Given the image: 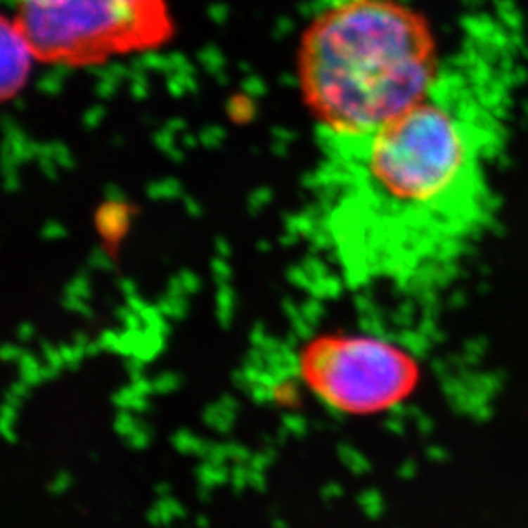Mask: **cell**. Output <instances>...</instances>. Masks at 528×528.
I'll list each match as a JSON object with an SVG mask.
<instances>
[{"mask_svg":"<svg viewBox=\"0 0 528 528\" xmlns=\"http://www.w3.org/2000/svg\"><path fill=\"white\" fill-rule=\"evenodd\" d=\"M267 333H265L264 327L262 325H257L255 328L252 330V344L253 347H262V344L265 342V339H267Z\"/></svg>","mask_w":528,"mask_h":528,"instance_id":"f546056e","label":"cell"},{"mask_svg":"<svg viewBox=\"0 0 528 528\" xmlns=\"http://www.w3.org/2000/svg\"><path fill=\"white\" fill-rule=\"evenodd\" d=\"M63 234H65V228L62 224H58V222H49L43 228V236L49 238V240H58Z\"/></svg>","mask_w":528,"mask_h":528,"instance_id":"4316f807","label":"cell"},{"mask_svg":"<svg viewBox=\"0 0 528 528\" xmlns=\"http://www.w3.org/2000/svg\"><path fill=\"white\" fill-rule=\"evenodd\" d=\"M63 304H65V308L70 309V311L81 313V315H86V316L91 315L89 308H87V304L84 303V297L67 295L65 301H63Z\"/></svg>","mask_w":528,"mask_h":528,"instance_id":"44dd1931","label":"cell"},{"mask_svg":"<svg viewBox=\"0 0 528 528\" xmlns=\"http://www.w3.org/2000/svg\"><path fill=\"white\" fill-rule=\"evenodd\" d=\"M127 439H129L130 446L139 448V450H141V448H146V446H148V443H149L150 436H149V431L146 430L144 426H139L137 430L134 431L132 434H130Z\"/></svg>","mask_w":528,"mask_h":528,"instance_id":"7402d4cb","label":"cell"},{"mask_svg":"<svg viewBox=\"0 0 528 528\" xmlns=\"http://www.w3.org/2000/svg\"><path fill=\"white\" fill-rule=\"evenodd\" d=\"M70 486V475L69 474H58L57 477H55L53 482H51L50 489L51 492H57V494H60V492L67 491Z\"/></svg>","mask_w":528,"mask_h":528,"instance_id":"83f0119b","label":"cell"},{"mask_svg":"<svg viewBox=\"0 0 528 528\" xmlns=\"http://www.w3.org/2000/svg\"><path fill=\"white\" fill-rule=\"evenodd\" d=\"M301 313H303L304 320H308L309 323L315 327V325L320 321L321 315H323V307H321V303H320V297L313 296L311 300L304 301V303L301 304Z\"/></svg>","mask_w":528,"mask_h":528,"instance_id":"8fae6325","label":"cell"},{"mask_svg":"<svg viewBox=\"0 0 528 528\" xmlns=\"http://www.w3.org/2000/svg\"><path fill=\"white\" fill-rule=\"evenodd\" d=\"M212 272H214V276H216L217 283L219 284L228 283L229 276H231V271H229L228 264L224 262V257L212 260Z\"/></svg>","mask_w":528,"mask_h":528,"instance_id":"d6986e66","label":"cell"},{"mask_svg":"<svg viewBox=\"0 0 528 528\" xmlns=\"http://www.w3.org/2000/svg\"><path fill=\"white\" fill-rule=\"evenodd\" d=\"M233 291L229 288L228 283L219 284V292H217V318L224 327H228V323L233 318Z\"/></svg>","mask_w":528,"mask_h":528,"instance_id":"30bf717a","label":"cell"},{"mask_svg":"<svg viewBox=\"0 0 528 528\" xmlns=\"http://www.w3.org/2000/svg\"><path fill=\"white\" fill-rule=\"evenodd\" d=\"M216 248H217V252H219L221 257H228L229 253H231V250H229V246L224 240H217Z\"/></svg>","mask_w":528,"mask_h":528,"instance_id":"d590c367","label":"cell"},{"mask_svg":"<svg viewBox=\"0 0 528 528\" xmlns=\"http://www.w3.org/2000/svg\"><path fill=\"white\" fill-rule=\"evenodd\" d=\"M172 442H173V446L176 448L178 451H181V453H195V455L205 456V453H207V450H209L207 442H202L200 438H197V436L190 434V432H186V431L176 432V434L173 436Z\"/></svg>","mask_w":528,"mask_h":528,"instance_id":"ba28073f","label":"cell"},{"mask_svg":"<svg viewBox=\"0 0 528 528\" xmlns=\"http://www.w3.org/2000/svg\"><path fill=\"white\" fill-rule=\"evenodd\" d=\"M153 385H154V392L168 393V392H173L174 388L180 385V380H178V376L174 375V373H165V375L157 376V378L153 381Z\"/></svg>","mask_w":528,"mask_h":528,"instance_id":"4fadbf2b","label":"cell"},{"mask_svg":"<svg viewBox=\"0 0 528 528\" xmlns=\"http://www.w3.org/2000/svg\"><path fill=\"white\" fill-rule=\"evenodd\" d=\"M283 426L288 430L291 434L295 436H303L308 430V424L301 416L297 414H289L283 419Z\"/></svg>","mask_w":528,"mask_h":528,"instance_id":"9a60e30c","label":"cell"},{"mask_svg":"<svg viewBox=\"0 0 528 528\" xmlns=\"http://www.w3.org/2000/svg\"><path fill=\"white\" fill-rule=\"evenodd\" d=\"M234 420L233 412H228L226 408H222L219 404L209 407L204 414V423H207L210 427H214L219 432H228L231 430Z\"/></svg>","mask_w":528,"mask_h":528,"instance_id":"9c48e42d","label":"cell"},{"mask_svg":"<svg viewBox=\"0 0 528 528\" xmlns=\"http://www.w3.org/2000/svg\"><path fill=\"white\" fill-rule=\"evenodd\" d=\"M4 57L6 65H4L2 96L4 99H9L21 93L31 62H37V58L26 39L7 19H4Z\"/></svg>","mask_w":528,"mask_h":528,"instance_id":"5b68a950","label":"cell"},{"mask_svg":"<svg viewBox=\"0 0 528 528\" xmlns=\"http://www.w3.org/2000/svg\"><path fill=\"white\" fill-rule=\"evenodd\" d=\"M120 289L123 291V295L127 297L136 295V285H134L132 281H122L120 283Z\"/></svg>","mask_w":528,"mask_h":528,"instance_id":"e575fe53","label":"cell"},{"mask_svg":"<svg viewBox=\"0 0 528 528\" xmlns=\"http://www.w3.org/2000/svg\"><path fill=\"white\" fill-rule=\"evenodd\" d=\"M67 295L84 297L86 300L87 295H89V284H87L86 277H82V276L75 277L72 283H70L69 288H67Z\"/></svg>","mask_w":528,"mask_h":528,"instance_id":"ffe728a7","label":"cell"},{"mask_svg":"<svg viewBox=\"0 0 528 528\" xmlns=\"http://www.w3.org/2000/svg\"><path fill=\"white\" fill-rule=\"evenodd\" d=\"M204 458L216 463V465H224L226 460H229L228 444H209V450Z\"/></svg>","mask_w":528,"mask_h":528,"instance_id":"2e32d148","label":"cell"},{"mask_svg":"<svg viewBox=\"0 0 528 528\" xmlns=\"http://www.w3.org/2000/svg\"><path fill=\"white\" fill-rule=\"evenodd\" d=\"M197 523H198V525H200V527H205V525H207V518H202V516H198V518H197Z\"/></svg>","mask_w":528,"mask_h":528,"instance_id":"74e56055","label":"cell"},{"mask_svg":"<svg viewBox=\"0 0 528 528\" xmlns=\"http://www.w3.org/2000/svg\"><path fill=\"white\" fill-rule=\"evenodd\" d=\"M130 387H132L134 390H136L139 395H142V397H148L149 393L154 392L153 381L144 378V376H137V378H132V383H130Z\"/></svg>","mask_w":528,"mask_h":528,"instance_id":"d4e9b609","label":"cell"},{"mask_svg":"<svg viewBox=\"0 0 528 528\" xmlns=\"http://www.w3.org/2000/svg\"><path fill=\"white\" fill-rule=\"evenodd\" d=\"M127 224V214L123 210L120 200H111L98 214V226L101 233L108 236H117L123 231Z\"/></svg>","mask_w":528,"mask_h":528,"instance_id":"8992f818","label":"cell"},{"mask_svg":"<svg viewBox=\"0 0 528 528\" xmlns=\"http://www.w3.org/2000/svg\"><path fill=\"white\" fill-rule=\"evenodd\" d=\"M219 406H221L222 408H226V411H228V412H233V414H234V411H236V400H234L233 397L224 395V397H222V399L219 400Z\"/></svg>","mask_w":528,"mask_h":528,"instance_id":"d6a6232c","label":"cell"},{"mask_svg":"<svg viewBox=\"0 0 528 528\" xmlns=\"http://www.w3.org/2000/svg\"><path fill=\"white\" fill-rule=\"evenodd\" d=\"M468 69H443L419 101L357 144L332 150L320 185L340 190L332 240L351 288L411 295L451 283L496 219V105Z\"/></svg>","mask_w":528,"mask_h":528,"instance_id":"6da1fadb","label":"cell"},{"mask_svg":"<svg viewBox=\"0 0 528 528\" xmlns=\"http://www.w3.org/2000/svg\"><path fill=\"white\" fill-rule=\"evenodd\" d=\"M228 451H229V460H234V462L240 463V465H246L250 456H252V453H250L245 446H241V444H233V443L228 444Z\"/></svg>","mask_w":528,"mask_h":528,"instance_id":"603a6c76","label":"cell"},{"mask_svg":"<svg viewBox=\"0 0 528 528\" xmlns=\"http://www.w3.org/2000/svg\"><path fill=\"white\" fill-rule=\"evenodd\" d=\"M178 279H180V283H181V285H183L185 292H188V295H193V292H195L198 289V285H200V281H198V277L190 271L180 272Z\"/></svg>","mask_w":528,"mask_h":528,"instance_id":"cb8c5ba5","label":"cell"},{"mask_svg":"<svg viewBox=\"0 0 528 528\" xmlns=\"http://www.w3.org/2000/svg\"><path fill=\"white\" fill-rule=\"evenodd\" d=\"M229 479H231L234 491L240 492V491H243L245 487H250L248 486V465H240V463H238V467L231 472Z\"/></svg>","mask_w":528,"mask_h":528,"instance_id":"e0dca14e","label":"cell"},{"mask_svg":"<svg viewBox=\"0 0 528 528\" xmlns=\"http://www.w3.org/2000/svg\"><path fill=\"white\" fill-rule=\"evenodd\" d=\"M18 337L21 340H30L33 337V327L30 323H22L21 327L18 328Z\"/></svg>","mask_w":528,"mask_h":528,"instance_id":"836d02e7","label":"cell"},{"mask_svg":"<svg viewBox=\"0 0 528 528\" xmlns=\"http://www.w3.org/2000/svg\"><path fill=\"white\" fill-rule=\"evenodd\" d=\"M300 375L330 408L373 411L404 383L400 359L387 345L363 339H321L300 357Z\"/></svg>","mask_w":528,"mask_h":528,"instance_id":"277c9868","label":"cell"},{"mask_svg":"<svg viewBox=\"0 0 528 528\" xmlns=\"http://www.w3.org/2000/svg\"><path fill=\"white\" fill-rule=\"evenodd\" d=\"M139 426H141V424H139L129 412H123V414L118 416L117 420H115V431H117L118 434L125 436V438H129Z\"/></svg>","mask_w":528,"mask_h":528,"instance_id":"7c38bea8","label":"cell"},{"mask_svg":"<svg viewBox=\"0 0 528 528\" xmlns=\"http://www.w3.org/2000/svg\"><path fill=\"white\" fill-rule=\"evenodd\" d=\"M434 31L400 0H337L304 27L296 75L332 150L419 101L443 72Z\"/></svg>","mask_w":528,"mask_h":528,"instance_id":"7a4b0ae2","label":"cell"},{"mask_svg":"<svg viewBox=\"0 0 528 528\" xmlns=\"http://www.w3.org/2000/svg\"><path fill=\"white\" fill-rule=\"evenodd\" d=\"M11 22L37 62L70 69L160 50L176 33L166 0H15Z\"/></svg>","mask_w":528,"mask_h":528,"instance_id":"3957f363","label":"cell"},{"mask_svg":"<svg viewBox=\"0 0 528 528\" xmlns=\"http://www.w3.org/2000/svg\"><path fill=\"white\" fill-rule=\"evenodd\" d=\"M89 262H91V265H93V267L101 269V271H108V269L111 267L108 257H106L103 252L93 253V255H91V260Z\"/></svg>","mask_w":528,"mask_h":528,"instance_id":"f1b7e54d","label":"cell"},{"mask_svg":"<svg viewBox=\"0 0 528 528\" xmlns=\"http://www.w3.org/2000/svg\"><path fill=\"white\" fill-rule=\"evenodd\" d=\"M127 307H129L130 309H132V311L141 313L142 309H144L146 307H148V304H146L144 301H142L141 297H139L137 295H134V296H129V297H127Z\"/></svg>","mask_w":528,"mask_h":528,"instance_id":"1f68e13d","label":"cell"},{"mask_svg":"<svg viewBox=\"0 0 528 528\" xmlns=\"http://www.w3.org/2000/svg\"><path fill=\"white\" fill-rule=\"evenodd\" d=\"M303 267L304 271L309 273L311 279H320V277L328 276L327 265H325L318 257H308L307 260L303 262Z\"/></svg>","mask_w":528,"mask_h":528,"instance_id":"5bb4252c","label":"cell"},{"mask_svg":"<svg viewBox=\"0 0 528 528\" xmlns=\"http://www.w3.org/2000/svg\"><path fill=\"white\" fill-rule=\"evenodd\" d=\"M156 492L160 494V498H166L169 494V487L166 484H161V486L156 487Z\"/></svg>","mask_w":528,"mask_h":528,"instance_id":"8d00e7d4","label":"cell"},{"mask_svg":"<svg viewBox=\"0 0 528 528\" xmlns=\"http://www.w3.org/2000/svg\"><path fill=\"white\" fill-rule=\"evenodd\" d=\"M21 354H22L21 349L15 347V345H11V344H7L2 351V357L6 361H14V359L18 361L19 357H21Z\"/></svg>","mask_w":528,"mask_h":528,"instance_id":"4dcf8cb0","label":"cell"},{"mask_svg":"<svg viewBox=\"0 0 528 528\" xmlns=\"http://www.w3.org/2000/svg\"><path fill=\"white\" fill-rule=\"evenodd\" d=\"M288 277H289V281H291L292 284L297 285V288L307 289V291H308L309 284H311V281H313L311 277H309V273H308L307 271H304L303 265H301V267H292V269H289Z\"/></svg>","mask_w":528,"mask_h":528,"instance_id":"ac0fdd59","label":"cell"},{"mask_svg":"<svg viewBox=\"0 0 528 528\" xmlns=\"http://www.w3.org/2000/svg\"><path fill=\"white\" fill-rule=\"evenodd\" d=\"M228 477L229 474L224 465H216V463L209 462V460H205V462L197 468L198 486L209 487V489L219 486V484H224Z\"/></svg>","mask_w":528,"mask_h":528,"instance_id":"52a82bcc","label":"cell"},{"mask_svg":"<svg viewBox=\"0 0 528 528\" xmlns=\"http://www.w3.org/2000/svg\"><path fill=\"white\" fill-rule=\"evenodd\" d=\"M248 486L253 487L255 491H264L265 489L264 470H257V468L248 467Z\"/></svg>","mask_w":528,"mask_h":528,"instance_id":"484cf974","label":"cell"}]
</instances>
